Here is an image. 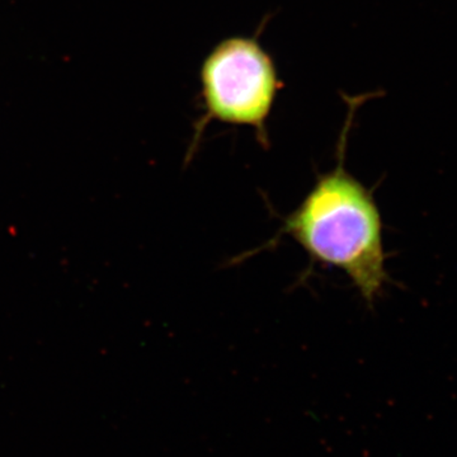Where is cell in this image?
Returning <instances> with one entry per match:
<instances>
[{
	"instance_id": "6da1fadb",
	"label": "cell",
	"mask_w": 457,
	"mask_h": 457,
	"mask_svg": "<svg viewBox=\"0 0 457 457\" xmlns=\"http://www.w3.org/2000/svg\"><path fill=\"white\" fill-rule=\"evenodd\" d=\"M371 96L345 97L348 117L339 141L338 165L318 177L282 228L312 262L345 273L370 305L387 282L383 220L371 192L348 173L343 156L352 116Z\"/></svg>"
},
{
	"instance_id": "7a4b0ae2",
	"label": "cell",
	"mask_w": 457,
	"mask_h": 457,
	"mask_svg": "<svg viewBox=\"0 0 457 457\" xmlns=\"http://www.w3.org/2000/svg\"><path fill=\"white\" fill-rule=\"evenodd\" d=\"M201 84L204 114L195 126L189 156L212 120L254 129L257 140L269 147L267 121L282 84L260 42L252 37L221 41L204 59Z\"/></svg>"
}]
</instances>
